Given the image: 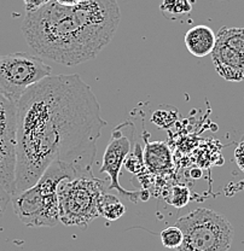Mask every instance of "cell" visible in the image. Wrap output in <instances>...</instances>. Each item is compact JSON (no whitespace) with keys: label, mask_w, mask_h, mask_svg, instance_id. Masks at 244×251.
I'll use <instances>...</instances> for the list:
<instances>
[{"label":"cell","mask_w":244,"mask_h":251,"mask_svg":"<svg viewBox=\"0 0 244 251\" xmlns=\"http://www.w3.org/2000/svg\"><path fill=\"white\" fill-rule=\"evenodd\" d=\"M184 41L186 49L192 56L203 58L213 52L217 43V34L208 25H195L186 31Z\"/></svg>","instance_id":"10"},{"label":"cell","mask_w":244,"mask_h":251,"mask_svg":"<svg viewBox=\"0 0 244 251\" xmlns=\"http://www.w3.org/2000/svg\"><path fill=\"white\" fill-rule=\"evenodd\" d=\"M191 200V192L188 186L185 185H175L172 187L169 193L168 202L174 208L180 209L186 206Z\"/></svg>","instance_id":"15"},{"label":"cell","mask_w":244,"mask_h":251,"mask_svg":"<svg viewBox=\"0 0 244 251\" xmlns=\"http://www.w3.org/2000/svg\"><path fill=\"white\" fill-rule=\"evenodd\" d=\"M191 173H192V174H191V176H192L193 179H198V177L202 176V172L201 171H196V169H195V171H192Z\"/></svg>","instance_id":"21"},{"label":"cell","mask_w":244,"mask_h":251,"mask_svg":"<svg viewBox=\"0 0 244 251\" xmlns=\"http://www.w3.org/2000/svg\"><path fill=\"white\" fill-rule=\"evenodd\" d=\"M104 191L103 180L81 176L58 185L59 221L65 226L86 227L99 216L98 202Z\"/></svg>","instance_id":"5"},{"label":"cell","mask_w":244,"mask_h":251,"mask_svg":"<svg viewBox=\"0 0 244 251\" xmlns=\"http://www.w3.org/2000/svg\"><path fill=\"white\" fill-rule=\"evenodd\" d=\"M195 0H162L160 11L169 21L186 22L190 18Z\"/></svg>","instance_id":"12"},{"label":"cell","mask_w":244,"mask_h":251,"mask_svg":"<svg viewBox=\"0 0 244 251\" xmlns=\"http://www.w3.org/2000/svg\"><path fill=\"white\" fill-rule=\"evenodd\" d=\"M51 0H23L27 12H33L39 10L40 7L45 6Z\"/></svg>","instance_id":"18"},{"label":"cell","mask_w":244,"mask_h":251,"mask_svg":"<svg viewBox=\"0 0 244 251\" xmlns=\"http://www.w3.org/2000/svg\"><path fill=\"white\" fill-rule=\"evenodd\" d=\"M120 20L117 0H82L75 6L51 0L27 12L22 33L39 57L70 67L96 58L114 38Z\"/></svg>","instance_id":"2"},{"label":"cell","mask_w":244,"mask_h":251,"mask_svg":"<svg viewBox=\"0 0 244 251\" xmlns=\"http://www.w3.org/2000/svg\"><path fill=\"white\" fill-rule=\"evenodd\" d=\"M184 239L177 251H229L235 231L221 214L198 208L177 220Z\"/></svg>","instance_id":"4"},{"label":"cell","mask_w":244,"mask_h":251,"mask_svg":"<svg viewBox=\"0 0 244 251\" xmlns=\"http://www.w3.org/2000/svg\"><path fill=\"white\" fill-rule=\"evenodd\" d=\"M175 119H177V116H175V115L170 114V110H162V109L155 111L153 117H151V120H153L154 124L160 128H166L167 127L166 121H164V120H167L168 124L172 125L173 122L175 121Z\"/></svg>","instance_id":"17"},{"label":"cell","mask_w":244,"mask_h":251,"mask_svg":"<svg viewBox=\"0 0 244 251\" xmlns=\"http://www.w3.org/2000/svg\"><path fill=\"white\" fill-rule=\"evenodd\" d=\"M16 104L0 93V186L11 196L16 192Z\"/></svg>","instance_id":"9"},{"label":"cell","mask_w":244,"mask_h":251,"mask_svg":"<svg viewBox=\"0 0 244 251\" xmlns=\"http://www.w3.org/2000/svg\"><path fill=\"white\" fill-rule=\"evenodd\" d=\"M135 125L123 122L112 129L111 137L104 151L103 163L99 173H106L110 179L109 190H115L137 204L141 200V191H128L120 185V173L126 158L135 149Z\"/></svg>","instance_id":"7"},{"label":"cell","mask_w":244,"mask_h":251,"mask_svg":"<svg viewBox=\"0 0 244 251\" xmlns=\"http://www.w3.org/2000/svg\"><path fill=\"white\" fill-rule=\"evenodd\" d=\"M160 238H161V243L163 244L164 248L177 250L178 248L182 245L184 235L182 229H180L179 227L170 226L164 228L163 231L160 233Z\"/></svg>","instance_id":"14"},{"label":"cell","mask_w":244,"mask_h":251,"mask_svg":"<svg viewBox=\"0 0 244 251\" xmlns=\"http://www.w3.org/2000/svg\"><path fill=\"white\" fill-rule=\"evenodd\" d=\"M144 164L149 172L154 174H163L173 167L172 153L163 141H153L145 145L143 151Z\"/></svg>","instance_id":"11"},{"label":"cell","mask_w":244,"mask_h":251,"mask_svg":"<svg viewBox=\"0 0 244 251\" xmlns=\"http://www.w3.org/2000/svg\"><path fill=\"white\" fill-rule=\"evenodd\" d=\"M16 192L29 188L54 162L92 174L107 121L93 91L78 74L47 76L16 103Z\"/></svg>","instance_id":"1"},{"label":"cell","mask_w":244,"mask_h":251,"mask_svg":"<svg viewBox=\"0 0 244 251\" xmlns=\"http://www.w3.org/2000/svg\"><path fill=\"white\" fill-rule=\"evenodd\" d=\"M90 175L62 162H54L40 179L25 191L11 196L15 214L28 227H54L59 222L58 185L63 180H73Z\"/></svg>","instance_id":"3"},{"label":"cell","mask_w":244,"mask_h":251,"mask_svg":"<svg viewBox=\"0 0 244 251\" xmlns=\"http://www.w3.org/2000/svg\"><path fill=\"white\" fill-rule=\"evenodd\" d=\"M235 159L237 163L238 168L244 173V138L243 140L238 144V146L235 150Z\"/></svg>","instance_id":"19"},{"label":"cell","mask_w":244,"mask_h":251,"mask_svg":"<svg viewBox=\"0 0 244 251\" xmlns=\"http://www.w3.org/2000/svg\"><path fill=\"white\" fill-rule=\"evenodd\" d=\"M212 61L217 74L226 81L244 80V28H220Z\"/></svg>","instance_id":"8"},{"label":"cell","mask_w":244,"mask_h":251,"mask_svg":"<svg viewBox=\"0 0 244 251\" xmlns=\"http://www.w3.org/2000/svg\"><path fill=\"white\" fill-rule=\"evenodd\" d=\"M52 68L40 57L16 52L0 57V93L17 103L23 93L51 75Z\"/></svg>","instance_id":"6"},{"label":"cell","mask_w":244,"mask_h":251,"mask_svg":"<svg viewBox=\"0 0 244 251\" xmlns=\"http://www.w3.org/2000/svg\"><path fill=\"white\" fill-rule=\"evenodd\" d=\"M123 166L126 167V169H127L128 172L136 175L139 174V173L145 168V164H144L143 150H141L139 144H136L135 149H133L132 152L127 156Z\"/></svg>","instance_id":"16"},{"label":"cell","mask_w":244,"mask_h":251,"mask_svg":"<svg viewBox=\"0 0 244 251\" xmlns=\"http://www.w3.org/2000/svg\"><path fill=\"white\" fill-rule=\"evenodd\" d=\"M99 216H103L108 221H116L126 213V206L120 202L116 196L111 193H103L98 202Z\"/></svg>","instance_id":"13"},{"label":"cell","mask_w":244,"mask_h":251,"mask_svg":"<svg viewBox=\"0 0 244 251\" xmlns=\"http://www.w3.org/2000/svg\"><path fill=\"white\" fill-rule=\"evenodd\" d=\"M56 1L63 6H75V5L80 4L82 0H56Z\"/></svg>","instance_id":"20"}]
</instances>
